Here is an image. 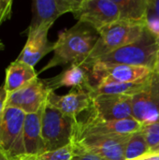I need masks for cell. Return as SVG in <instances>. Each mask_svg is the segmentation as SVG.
<instances>
[{
	"mask_svg": "<svg viewBox=\"0 0 159 160\" xmlns=\"http://www.w3.org/2000/svg\"><path fill=\"white\" fill-rule=\"evenodd\" d=\"M51 92L44 80L37 78L22 89L8 94L6 108H15L26 114L37 112L45 105Z\"/></svg>",
	"mask_w": 159,
	"mask_h": 160,
	"instance_id": "obj_10",
	"label": "cell"
},
{
	"mask_svg": "<svg viewBox=\"0 0 159 160\" xmlns=\"http://www.w3.org/2000/svg\"><path fill=\"white\" fill-rule=\"evenodd\" d=\"M77 121L63 114L46 101L42 115L45 152L55 151L71 143Z\"/></svg>",
	"mask_w": 159,
	"mask_h": 160,
	"instance_id": "obj_4",
	"label": "cell"
},
{
	"mask_svg": "<svg viewBox=\"0 0 159 160\" xmlns=\"http://www.w3.org/2000/svg\"><path fill=\"white\" fill-rule=\"evenodd\" d=\"M13 1L0 0V25L11 17Z\"/></svg>",
	"mask_w": 159,
	"mask_h": 160,
	"instance_id": "obj_25",
	"label": "cell"
},
{
	"mask_svg": "<svg viewBox=\"0 0 159 160\" xmlns=\"http://www.w3.org/2000/svg\"><path fill=\"white\" fill-rule=\"evenodd\" d=\"M7 94L4 88V85L0 87V119L3 115V112L6 108V100H7Z\"/></svg>",
	"mask_w": 159,
	"mask_h": 160,
	"instance_id": "obj_27",
	"label": "cell"
},
{
	"mask_svg": "<svg viewBox=\"0 0 159 160\" xmlns=\"http://www.w3.org/2000/svg\"><path fill=\"white\" fill-rule=\"evenodd\" d=\"M152 73L148 77L133 82H125V83L119 82V83L94 85L91 94L92 98L98 95H124V96L133 97L136 94L142 92L148 85L152 77Z\"/></svg>",
	"mask_w": 159,
	"mask_h": 160,
	"instance_id": "obj_19",
	"label": "cell"
},
{
	"mask_svg": "<svg viewBox=\"0 0 159 160\" xmlns=\"http://www.w3.org/2000/svg\"><path fill=\"white\" fill-rule=\"evenodd\" d=\"M98 38V33L93 27L80 22L73 27L60 32L58 39L54 42L53 56L40 72L56 66L85 63Z\"/></svg>",
	"mask_w": 159,
	"mask_h": 160,
	"instance_id": "obj_1",
	"label": "cell"
},
{
	"mask_svg": "<svg viewBox=\"0 0 159 160\" xmlns=\"http://www.w3.org/2000/svg\"><path fill=\"white\" fill-rule=\"evenodd\" d=\"M132 115L143 127L159 121V75L153 71L150 82L132 97Z\"/></svg>",
	"mask_w": 159,
	"mask_h": 160,
	"instance_id": "obj_9",
	"label": "cell"
},
{
	"mask_svg": "<svg viewBox=\"0 0 159 160\" xmlns=\"http://www.w3.org/2000/svg\"><path fill=\"white\" fill-rule=\"evenodd\" d=\"M149 13L159 17V0L149 1Z\"/></svg>",
	"mask_w": 159,
	"mask_h": 160,
	"instance_id": "obj_28",
	"label": "cell"
},
{
	"mask_svg": "<svg viewBox=\"0 0 159 160\" xmlns=\"http://www.w3.org/2000/svg\"><path fill=\"white\" fill-rule=\"evenodd\" d=\"M81 0H35L32 3V20L28 31H33L41 25L53 22L65 13L74 12Z\"/></svg>",
	"mask_w": 159,
	"mask_h": 160,
	"instance_id": "obj_13",
	"label": "cell"
},
{
	"mask_svg": "<svg viewBox=\"0 0 159 160\" xmlns=\"http://www.w3.org/2000/svg\"><path fill=\"white\" fill-rule=\"evenodd\" d=\"M51 26L45 24L33 31H28L26 43L17 60L35 67L43 56L52 51L53 52L54 42H50L47 38Z\"/></svg>",
	"mask_w": 159,
	"mask_h": 160,
	"instance_id": "obj_16",
	"label": "cell"
},
{
	"mask_svg": "<svg viewBox=\"0 0 159 160\" xmlns=\"http://www.w3.org/2000/svg\"><path fill=\"white\" fill-rule=\"evenodd\" d=\"M147 29V22H129L119 20L98 32L99 38L85 64L91 65L98 58L122 47L138 41Z\"/></svg>",
	"mask_w": 159,
	"mask_h": 160,
	"instance_id": "obj_2",
	"label": "cell"
},
{
	"mask_svg": "<svg viewBox=\"0 0 159 160\" xmlns=\"http://www.w3.org/2000/svg\"><path fill=\"white\" fill-rule=\"evenodd\" d=\"M44 106L37 112L25 114L23 123V145L25 155L27 156H37L45 152L42 138V115Z\"/></svg>",
	"mask_w": 159,
	"mask_h": 160,
	"instance_id": "obj_17",
	"label": "cell"
},
{
	"mask_svg": "<svg viewBox=\"0 0 159 160\" xmlns=\"http://www.w3.org/2000/svg\"><path fill=\"white\" fill-rule=\"evenodd\" d=\"M155 70L157 71V73L159 75V52H158V54H157V62H156Z\"/></svg>",
	"mask_w": 159,
	"mask_h": 160,
	"instance_id": "obj_31",
	"label": "cell"
},
{
	"mask_svg": "<svg viewBox=\"0 0 159 160\" xmlns=\"http://www.w3.org/2000/svg\"><path fill=\"white\" fill-rule=\"evenodd\" d=\"M147 29L157 38H159V17L148 12Z\"/></svg>",
	"mask_w": 159,
	"mask_h": 160,
	"instance_id": "obj_26",
	"label": "cell"
},
{
	"mask_svg": "<svg viewBox=\"0 0 159 160\" xmlns=\"http://www.w3.org/2000/svg\"><path fill=\"white\" fill-rule=\"evenodd\" d=\"M4 49H5V45L2 42V40H0V51H3Z\"/></svg>",
	"mask_w": 159,
	"mask_h": 160,
	"instance_id": "obj_34",
	"label": "cell"
},
{
	"mask_svg": "<svg viewBox=\"0 0 159 160\" xmlns=\"http://www.w3.org/2000/svg\"><path fill=\"white\" fill-rule=\"evenodd\" d=\"M37 78V72L34 67L16 59L7 68L6 81L3 85L8 95L26 86Z\"/></svg>",
	"mask_w": 159,
	"mask_h": 160,
	"instance_id": "obj_18",
	"label": "cell"
},
{
	"mask_svg": "<svg viewBox=\"0 0 159 160\" xmlns=\"http://www.w3.org/2000/svg\"><path fill=\"white\" fill-rule=\"evenodd\" d=\"M158 52L159 38L146 29L143 36L138 41L104 55L94 63L142 66L155 69Z\"/></svg>",
	"mask_w": 159,
	"mask_h": 160,
	"instance_id": "obj_3",
	"label": "cell"
},
{
	"mask_svg": "<svg viewBox=\"0 0 159 160\" xmlns=\"http://www.w3.org/2000/svg\"><path fill=\"white\" fill-rule=\"evenodd\" d=\"M149 145L143 132L141 129L140 131L134 132L130 135V138L126 146L125 159L136 160L149 154Z\"/></svg>",
	"mask_w": 159,
	"mask_h": 160,
	"instance_id": "obj_21",
	"label": "cell"
},
{
	"mask_svg": "<svg viewBox=\"0 0 159 160\" xmlns=\"http://www.w3.org/2000/svg\"><path fill=\"white\" fill-rule=\"evenodd\" d=\"M73 15L80 22L90 25L97 33L121 20L120 10L114 0H81Z\"/></svg>",
	"mask_w": 159,
	"mask_h": 160,
	"instance_id": "obj_7",
	"label": "cell"
},
{
	"mask_svg": "<svg viewBox=\"0 0 159 160\" xmlns=\"http://www.w3.org/2000/svg\"><path fill=\"white\" fill-rule=\"evenodd\" d=\"M155 69L142 66L122 64H103L96 62L91 66V77L97 80V84L125 83L140 81L148 77Z\"/></svg>",
	"mask_w": 159,
	"mask_h": 160,
	"instance_id": "obj_8",
	"label": "cell"
},
{
	"mask_svg": "<svg viewBox=\"0 0 159 160\" xmlns=\"http://www.w3.org/2000/svg\"><path fill=\"white\" fill-rule=\"evenodd\" d=\"M72 145H73V156L71 160H107L94 154H91L73 143Z\"/></svg>",
	"mask_w": 159,
	"mask_h": 160,
	"instance_id": "obj_24",
	"label": "cell"
},
{
	"mask_svg": "<svg viewBox=\"0 0 159 160\" xmlns=\"http://www.w3.org/2000/svg\"><path fill=\"white\" fill-rule=\"evenodd\" d=\"M132 97L124 95H98L93 98L91 113L108 121L133 118Z\"/></svg>",
	"mask_w": 159,
	"mask_h": 160,
	"instance_id": "obj_12",
	"label": "cell"
},
{
	"mask_svg": "<svg viewBox=\"0 0 159 160\" xmlns=\"http://www.w3.org/2000/svg\"><path fill=\"white\" fill-rule=\"evenodd\" d=\"M25 114L15 108H5L0 119V150L11 159L25 155L23 145Z\"/></svg>",
	"mask_w": 159,
	"mask_h": 160,
	"instance_id": "obj_6",
	"label": "cell"
},
{
	"mask_svg": "<svg viewBox=\"0 0 159 160\" xmlns=\"http://www.w3.org/2000/svg\"><path fill=\"white\" fill-rule=\"evenodd\" d=\"M12 160H27L23 156H21V157H18V158H13Z\"/></svg>",
	"mask_w": 159,
	"mask_h": 160,
	"instance_id": "obj_32",
	"label": "cell"
},
{
	"mask_svg": "<svg viewBox=\"0 0 159 160\" xmlns=\"http://www.w3.org/2000/svg\"><path fill=\"white\" fill-rule=\"evenodd\" d=\"M136 160H159V154H148Z\"/></svg>",
	"mask_w": 159,
	"mask_h": 160,
	"instance_id": "obj_29",
	"label": "cell"
},
{
	"mask_svg": "<svg viewBox=\"0 0 159 160\" xmlns=\"http://www.w3.org/2000/svg\"><path fill=\"white\" fill-rule=\"evenodd\" d=\"M91 68L85 63H74L63 70L59 75L44 80L47 87L53 91L63 86H72V88H82L92 94L94 85L90 81Z\"/></svg>",
	"mask_w": 159,
	"mask_h": 160,
	"instance_id": "obj_15",
	"label": "cell"
},
{
	"mask_svg": "<svg viewBox=\"0 0 159 160\" xmlns=\"http://www.w3.org/2000/svg\"><path fill=\"white\" fill-rule=\"evenodd\" d=\"M155 154H159V153H155Z\"/></svg>",
	"mask_w": 159,
	"mask_h": 160,
	"instance_id": "obj_35",
	"label": "cell"
},
{
	"mask_svg": "<svg viewBox=\"0 0 159 160\" xmlns=\"http://www.w3.org/2000/svg\"><path fill=\"white\" fill-rule=\"evenodd\" d=\"M131 134L104 135L84 138L72 143L107 160H126L125 151Z\"/></svg>",
	"mask_w": 159,
	"mask_h": 160,
	"instance_id": "obj_11",
	"label": "cell"
},
{
	"mask_svg": "<svg viewBox=\"0 0 159 160\" xmlns=\"http://www.w3.org/2000/svg\"><path fill=\"white\" fill-rule=\"evenodd\" d=\"M91 93L82 88H72L64 96H59L52 91L47 98V102L57 109L63 114L78 120V116L84 111H90L92 107Z\"/></svg>",
	"mask_w": 159,
	"mask_h": 160,
	"instance_id": "obj_14",
	"label": "cell"
},
{
	"mask_svg": "<svg viewBox=\"0 0 159 160\" xmlns=\"http://www.w3.org/2000/svg\"><path fill=\"white\" fill-rule=\"evenodd\" d=\"M150 0H114L120 10L121 20L147 22Z\"/></svg>",
	"mask_w": 159,
	"mask_h": 160,
	"instance_id": "obj_20",
	"label": "cell"
},
{
	"mask_svg": "<svg viewBox=\"0 0 159 160\" xmlns=\"http://www.w3.org/2000/svg\"><path fill=\"white\" fill-rule=\"evenodd\" d=\"M142 131L143 132L145 139L147 141V143L150 148V152L155 150L157 147L159 146V121L145 126L142 128ZM149 152V153H150Z\"/></svg>",
	"mask_w": 159,
	"mask_h": 160,
	"instance_id": "obj_23",
	"label": "cell"
},
{
	"mask_svg": "<svg viewBox=\"0 0 159 160\" xmlns=\"http://www.w3.org/2000/svg\"><path fill=\"white\" fill-rule=\"evenodd\" d=\"M0 160H12L8 156H7L2 150H0Z\"/></svg>",
	"mask_w": 159,
	"mask_h": 160,
	"instance_id": "obj_30",
	"label": "cell"
},
{
	"mask_svg": "<svg viewBox=\"0 0 159 160\" xmlns=\"http://www.w3.org/2000/svg\"><path fill=\"white\" fill-rule=\"evenodd\" d=\"M155 153H159V146L158 147H157L155 150H153L152 152H150L149 154H155ZM147 155H148V154H147Z\"/></svg>",
	"mask_w": 159,
	"mask_h": 160,
	"instance_id": "obj_33",
	"label": "cell"
},
{
	"mask_svg": "<svg viewBox=\"0 0 159 160\" xmlns=\"http://www.w3.org/2000/svg\"><path fill=\"white\" fill-rule=\"evenodd\" d=\"M142 128L143 126L134 118L108 121L91 113L85 121L76 122L71 142L94 136L132 134L140 131Z\"/></svg>",
	"mask_w": 159,
	"mask_h": 160,
	"instance_id": "obj_5",
	"label": "cell"
},
{
	"mask_svg": "<svg viewBox=\"0 0 159 160\" xmlns=\"http://www.w3.org/2000/svg\"><path fill=\"white\" fill-rule=\"evenodd\" d=\"M73 156V145L69 143L68 145L60 148L55 151L44 152L37 156H27L23 157L27 160H71Z\"/></svg>",
	"mask_w": 159,
	"mask_h": 160,
	"instance_id": "obj_22",
	"label": "cell"
}]
</instances>
